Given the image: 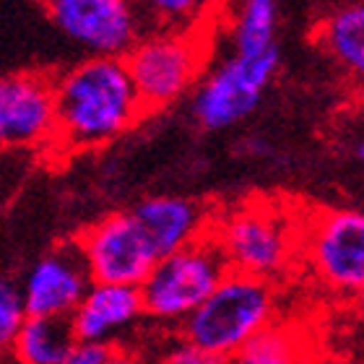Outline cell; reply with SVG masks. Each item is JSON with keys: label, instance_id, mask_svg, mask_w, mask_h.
I'll return each mask as SVG.
<instances>
[{"label": "cell", "instance_id": "24", "mask_svg": "<svg viewBox=\"0 0 364 364\" xmlns=\"http://www.w3.org/2000/svg\"><path fill=\"white\" fill-rule=\"evenodd\" d=\"M357 304H359V310L364 312V289H362V291H359V294H357Z\"/></svg>", "mask_w": 364, "mask_h": 364}, {"label": "cell", "instance_id": "13", "mask_svg": "<svg viewBox=\"0 0 364 364\" xmlns=\"http://www.w3.org/2000/svg\"><path fill=\"white\" fill-rule=\"evenodd\" d=\"M146 318L141 287H120V284H91L84 302L70 315V326L78 341L107 343L114 341Z\"/></svg>", "mask_w": 364, "mask_h": 364}, {"label": "cell", "instance_id": "15", "mask_svg": "<svg viewBox=\"0 0 364 364\" xmlns=\"http://www.w3.org/2000/svg\"><path fill=\"white\" fill-rule=\"evenodd\" d=\"M78 343L68 318H37L31 315L16 333L8 351L14 364H63Z\"/></svg>", "mask_w": 364, "mask_h": 364}, {"label": "cell", "instance_id": "11", "mask_svg": "<svg viewBox=\"0 0 364 364\" xmlns=\"http://www.w3.org/2000/svg\"><path fill=\"white\" fill-rule=\"evenodd\" d=\"M94 279L76 237L58 242L42 252L23 273L21 289L29 315L37 318H68L84 302Z\"/></svg>", "mask_w": 364, "mask_h": 364}, {"label": "cell", "instance_id": "14", "mask_svg": "<svg viewBox=\"0 0 364 364\" xmlns=\"http://www.w3.org/2000/svg\"><path fill=\"white\" fill-rule=\"evenodd\" d=\"M318 45L346 81L364 89V0L331 11L318 26Z\"/></svg>", "mask_w": 364, "mask_h": 364}, {"label": "cell", "instance_id": "21", "mask_svg": "<svg viewBox=\"0 0 364 364\" xmlns=\"http://www.w3.org/2000/svg\"><path fill=\"white\" fill-rule=\"evenodd\" d=\"M114 357H117V346L78 341L68 357L63 359V364H112Z\"/></svg>", "mask_w": 364, "mask_h": 364}, {"label": "cell", "instance_id": "22", "mask_svg": "<svg viewBox=\"0 0 364 364\" xmlns=\"http://www.w3.org/2000/svg\"><path fill=\"white\" fill-rule=\"evenodd\" d=\"M354 156H357V161L364 164V141H359V144L354 146Z\"/></svg>", "mask_w": 364, "mask_h": 364}, {"label": "cell", "instance_id": "12", "mask_svg": "<svg viewBox=\"0 0 364 364\" xmlns=\"http://www.w3.org/2000/svg\"><path fill=\"white\" fill-rule=\"evenodd\" d=\"M130 211L146 229L159 258L211 237L216 216V211L205 203L188 196H149L138 200Z\"/></svg>", "mask_w": 364, "mask_h": 364}, {"label": "cell", "instance_id": "10", "mask_svg": "<svg viewBox=\"0 0 364 364\" xmlns=\"http://www.w3.org/2000/svg\"><path fill=\"white\" fill-rule=\"evenodd\" d=\"M76 242L94 284L141 287L159 263V252L133 211L107 213L76 235Z\"/></svg>", "mask_w": 364, "mask_h": 364}, {"label": "cell", "instance_id": "16", "mask_svg": "<svg viewBox=\"0 0 364 364\" xmlns=\"http://www.w3.org/2000/svg\"><path fill=\"white\" fill-rule=\"evenodd\" d=\"M232 53L242 58L281 55L279 0H237L232 21Z\"/></svg>", "mask_w": 364, "mask_h": 364}, {"label": "cell", "instance_id": "19", "mask_svg": "<svg viewBox=\"0 0 364 364\" xmlns=\"http://www.w3.org/2000/svg\"><path fill=\"white\" fill-rule=\"evenodd\" d=\"M29 318L31 315L23 299L21 284H16L14 279H3L0 281V343L6 349Z\"/></svg>", "mask_w": 364, "mask_h": 364}, {"label": "cell", "instance_id": "3", "mask_svg": "<svg viewBox=\"0 0 364 364\" xmlns=\"http://www.w3.org/2000/svg\"><path fill=\"white\" fill-rule=\"evenodd\" d=\"M276 284L247 273L229 271L216 291L182 323L180 338L232 359L247 343L273 326Z\"/></svg>", "mask_w": 364, "mask_h": 364}, {"label": "cell", "instance_id": "23", "mask_svg": "<svg viewBox=\"0 0 364 364\" xmlns=\"http://www.w3.org/2000/svg\"><path fill=\"white\" fill-rule=\"evenodd\" d=\"M112 364H133V362H130L128 357H122L120 351H117V357H114V362H112Z\"/></svg>", "mask_w": 364, "mask_h": 364}, {"label": "cell", "instance_id": "5", "mask_svg": "<svg viewBox=\"0 0 364 364\" xmlns=\"http://www.w3.org/2000/svg\"><path fill=\"white\" fill-rule=\"evenodd\" d=\"M299 266L331 294L357 299L364 289V211L341 205L302 216Z\"/></svg>", "mask_w": 364, "mask_h": 364}, {"label": "cell", "instance_id": "20", "mask_svg": "<svg viewBox=\"0 0 364 364\" xmlns=\"http://www.w3.org/2000/svg\"><path fill=\"white\" fill-rule=\"evenodd\" d=\"M161 364H227V359L216 357L211 351L200 349L196 343H188V341H177L172 349L161 357Z\"/></svg>", "mask_w": 364, "mask_h": 364}, {"label": "cell", "instance_id": "8", "mask_svg": "<svg viewBox=\"0 0 364 364\" xmlns=\"http://www.w3.org/2000/svg\"><path fill=\"white\" fill-rule=\"evenodd\" d=\"M42 6L58 34L84 58H125L146 34L133 0H42Z\"/></svg>", "mask_w": 364, "mask_h": 364}, {"label": "cell", "instance_id": "1", "mask_svg": "<svg viewBox=\"0 0 364 364\" xmlns=\"http://www.w3.org/2000/svg\"><path fill=\"white\" fill-rule=\"evenodd\" d=\"M55 94L60 156L105 149L149 114L125 58H81L55 73Z\"/></svg>", "mask_w": 364, "mask_h": 364}, {"label": "cell", "instance_id": "17", "mask_svg": "<svg viewBox=\"0 0 364 364\" xmlns=\"http://www.w3.org/2000/svg\"><path fill=\"white\" fill-rule=\"evenodd\" d=\"M227 364H302L299 341L287 328L271 326L268 331L255 336L242 351L227 359Z\"/></svg>", "mask_w": 364, "mask_h": 364}, {"label": "cell", "instance_id": "4", "mask_svg": "<svg viewBox=\"0 0 364 364\" xmlns=\"http://www.w3.org/2000/svg\"><path fill=\"white\" fill-rule=\"evenodd\" d=\"M208 42L196 29H151L125 55L146 112H161L188 97L205 76Z\"/></svg>", "mask_w": 364, "mask_h": 364}, {"label": "cell", "instance_id": "18", "mask_svg": "<svg viewBox=\"0 0 364 364\" xmlns=\"http://www.w3.org/2000/svg\"><path fill=\"white\" fill-rule=\"evenodd\" d=\"M144 18L146 31L151 29H196L193 18L203 11L205 0H133Z\"/></svg>", "mask_w": 364, "mask_h": 364}, {"label": "cell", "instance_id": "7", "mask_svg": "<svg viewBox=\"0 0 364 364\" xmlns=\"http://www.w3.org/2000/svg\"><path fill=\"white\" fill-rule=\"evenodd\" d=\"M281 68V55L242 58L229 53L205 70L190 94V117L200 130L221 133L245 122L260 107Z\"/></svg>", "mask_w": 364, "mask_h": 364}, {"label": "cell", "instance_id": "6", "mask_svg": "<svg viewBox=\"0 0 364 364\" xmlns=\"http://www.w3.org/2000/svg\"><path fill=\"white\" fill-rule=\"evenodd\" d=\"M229 266L211 237L159 258L141 284L146 318L180 328L216 291Z\"/></svg>", "mask_w": 364, "mask_h": 364}, {"label": "cell", "instance_id": "9", "mask_svg": "<svg viewBox=\"0 0 364 364\" xmlns=\"http://www.w3.org/2000/svg\"><path fill=\"white\" fill-rule=\"evenodd\" d=\"M0 146L6 151H55V73L14 70L0 78Z\"/></svg>", "mask_w": 364, "mask_h": 364}, {"label": "cell", "instance_id": "2", "mask_svg": "<svg viewBox=\"0 0 364 364\" xmlns=\"http://www.w3.org/2000/svg\"><path fill=\"white\" fill-rule=\"evenodd\" d=\"M299 208L273 198H252L216 211L211 240L219 245L229 271L276 284L299 266Z\"/></svg>", "mask_w": 364, "mask_h": 364}]
</instances>
